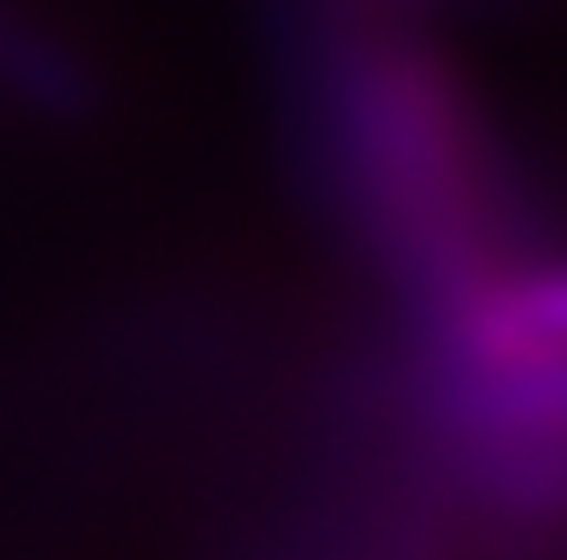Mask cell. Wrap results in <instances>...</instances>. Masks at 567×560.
<instances>
[{
  "label": "cell",
  "instance_id": "6da1fadb",
  "mask_svg": "<svg viewBox=\"0 0 567 560\" xmlns=\"http://www.w3.org/2000/svg\"><path fill=\"white\" fill-rule=\"evenodd\" d=\"M327 117L352 209L424 313L515 255L463 85L385 13H352L333 33Z\"/></svg>",
  "mask_w": 567,
  "mask_h": 560
},
{
  "label": "cell",
  "instance_id": "7a4b0ae2",
  "mask_svg": "<svg viewBox=\"0 0 567 560\" xmlns=\"http://www.w3.org/2000/svg\"><path fill=\"white\" fill-rule=\"evenodd\" d=\"M352 7H379V13H385V7H398V0H352Z\"/></svg>",
  "mask_w": 567,
  "mask_h": 560
}]
</instances>
